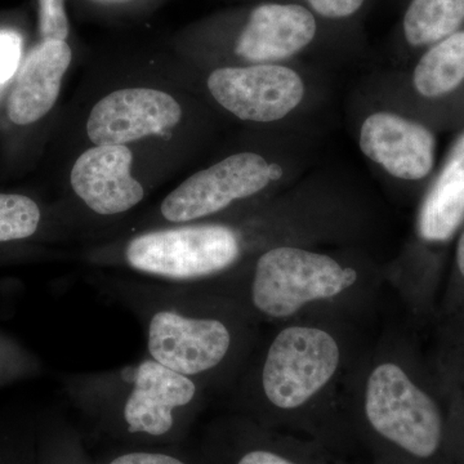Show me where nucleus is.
I'll return each mask as SVG.
<instances>
[{
  "instance_id": "20e7f679",
  "label": "nucleus",
  "mask_w": 464,
  "mask_h": 464,
  "mask_svg": "<svg viewBox=\"0 0 464 464\" xmlns=\"http://www.w3.org/2000/svg\"><path fill=\"white\" fill-rule=\"evenodd\" d=\"M350 420L371 464H450L448 418L400 359L395 341L357 366Z\"/></svg>"
},
{
  "instance_id": "423d86ee",
  "label": "nucleus",
  "mask_w": 464,
  "mask_h": 464,
  "mask_svg": "<svg viewBox=\"0 0 464 464\" xmlns=\"http://www.w3.org/2000/svg\"><path fill=\"white\" fill-rule=\"evenodd\" d=\"M246 253L239 228L224 224L169 225L130 237L116 261L158 282L206 284L237 270Z\"/></svg>"
},
{
  "instance_id": "b1692460",
  "label": "nucleus",
  "mask_w": 464,
  "mask_h": 464,
  "mask_svg": "<svg viewBox=\"0 0 464 464\" xmlns=\"http://www.w3.org/2000/svg\"><path fill=\"white\" fill-rule=\"evenodd\" d=\"M20 41L12 34H0V84L5 83L18 63Z\"/></svg>"
},
{
  "instance_id": "bb28decb",
  "label": "nucleus",
  "mask_w": 464,
  "mask_h": 464,
  "mask_svg": "<svg viewBox=\"0 0 464 464\" xmlns=\"http://www.w3.org/2000/svg\"><path fill=\"white\" fill-rule=\"evenodd\" d=\"M457 264L458 268H459V273L462 274L464 277V234L462 237H460L459 243H458Z\"/></svg>"
},
{
  "instance_id": "7ed1b4c3",
  "label": "nucleus",
  "mask_w": 464,
  "mask_h": 464,
  "mask_svg": "<svg viewBox=\"0 0 464 464\" xmlns=\"http://www.w3.org/2000/svg\"><path fill=\"white\" fill-rule=\"evenodd\" d=\"M63 389L106 445L182 444L207 404L200 384L148 355L114 371L66 375Z\"/></svg>"
},
{
  "instance_id": "5701e85b",
  "label": "nucleus",
  "mask_w": 464,
  "mask_h": 464,
  "mask_svg": "<svg viewBox=\"0 0 464 464\" xmlns=\"http://www.w3.org/2000/svg\"><path fill=\"white\" fill-rule=\"evenodd\" d=\"M39 26L43 41H66L69 20L63 0H39Z\"/></svg>"
},
{
  "instance_id": "f03ea898",
  "label": "nucleus",
  "mask_w": 464,
  "mask_h": 464,
  "mask_svg": "<svg viewBox=\"0 0 464 464\" xmlns=\"http://www.w3.org/2000/svg\"><path fill=\"white\" fill-rule=\"evenodd\" d=\"M96 286L136 317L148 356L207 392L234 389L257 347V320L204 286L114 276Z\"/></svg>"
},
{
  "instance_id": "412c9836",
  "label": "nucleus",
  "mask_w": 464,
  "mask_h": 464,
  "mask_svg": "<svg viewBox=\"0 0 464 464\" xmlns=\"http://www.w3.org/2000/svg\"><path fill=\"white\" fill-rule=\"evenodd\" d=\"M42 208L21 194H0V246L20 244L42 230Z\"/></svg>"
},
{
  "instance_id": "9d476101",
  "label": "nucleus",
  "mask_w": 464,
  "mask_h": 464,
  "mask_svg": "<svg viewBox=\"0 0 464 464\" xmlns=\"http://www.w3.org/2000/svg\"><path fill=\"white\" fill-rule=\"evenodd\" d=\"M181 119V105L167 92L124 88L93 106L87 133L96 145H127L145 137L166 136Z\"/></svg>"
},
{
  "instance_id": "a878e982",
  "label": "nucleus",
  "mask_w": 464,
  "mask_h": 464,
  "mask_svg": "<svg viewBox=\"0 0 464 464\" xmlns=\"http://www.w3.org/2000/svg\"><path fill=\"white\" fill-rule=\"evenodd\" d=\"M450 464H464V432L449 439Z\"/></svg>"
},
{
  "instance_id": "f3484780",
  "label": "nucleus",
  "mask_w": 464,
  "mask_h": 464,
  "mask_svg": "<svg viewBox=\"0 0 464 464\" xmlns=\"http://www.w3.org/2000/svg\"><path fill=\"white\" fill-rule=\"evenodd\" d=\"M464 0H411L404 17L406 41L414 47L433 45L459 32Z\"/></svg>"
},
{
  "instance_id": "aec40b11",
  "label": "nucleus",
  "mask_w": 464,
  "mask_h": 464,
  "mask_svg": "<svg viewBox=\"0 0 464 464\" xmlns=\"http://www.w3.org/2000/svg\"><path fill=\"white\" fill-rule=\"evenodd\" d=\"M96 464H207L199 448L182 444L155 445V447H124L106 445L94 457Z\"/></svg>"
},
{
  "instance_id": "39448f33",
  "label": "nucleus",
  "mask_w": 464,
  "mask_h": 464,
  "mask_svg": "<svg viewBox=\"0 0 464 464\" xmlns=\"http://www.w3.org/2000/svg\"><path fill=\"white\" fill-rule=\"evenodd\" d=\"M195 285L234 299L258 323L279 325L324 314L347 315L369 301L373 289L355 266L292 246L266 249L248 271Z\"/></svg>"
},
{
  "instance_id": "2eb2a0df",
  "label": "nucleus",
  "mask_w": 464,
  "mask_h": 464,
  "mask_svg": "<svg viewBox=\"0 0 464 464\" xmlns=\"http://www.w3.org/2000/svg\"><path fill=\"white\" fill-rule=\"evenodd\" d=\"M464 218V133L459 137L420 209V237L445 241L453 237Z\"/></svg>"
},
{
  "instance_id": "0eeeda50",
  "label": "nucleus",
  "mask_w": 464,
  "mask_h": 464,
  "mask_svg": "<svg viewBox=\"0 0 464 464\" xmlns=\"http://www.w3.org/2000/svg\"><path fill=\"white\" fill-rule=\"evenodd\" d=\"M282 169L256 152H239L192 174L164 198L160 218L167 225L191 224L225 212L259 194Z\"/></svg>"
},
{
  "instance_id": "f257e3e1",
  "label": "nucleus",
  "mask_w": 464,
  "mask_h": 464,
  "mask_svg": "<svg viewBox=\"0 0 464 464\" xmlns=\"http://www.w3.org/2000/svg\"><path fill=\"white\" fill-rule=\"evenodd\" d=\"M344 316L280 324L256 347L234 386L231 413L259 426L315 440L341 456L357 447L350 420L356 360Z\"/></svg>"
},
{
  "instance_id": "393cba45",
  "label": "nucleus",
  "mask_w": 464,
  "mask_h": 464,
  "mask_svg": "<svg viewBox=\"0 0 464 464\" xmlns=\"http://www.w3.org/2000/svg\"><path fill=\"white\" fill-rule=\"evenodd\" d=\"M314 11L326 18H343L355 14L364 0H307Z\"/></svg>"
},
{
  "instance_id": "6ab92c4d",
  "label": "nucleus",
  "mask_w": 464,
  "mask_h": 464,
  "mask_svg": "<svg viewBox=\"0 0 464 464\" xmlns=\"http://www.w3.org/2000/svg\"><path fill=\"white\" fill-rule=\"evenodd\" d=\"M39 411L25 405L0 409V464H38Z\"/></svg>"
},
{
  "instance_id": "1a4fd4ad",
  "label": "nucleus",
  "mask_w": 464,
  "mask_h": 464,
  "mask_svg": "<svg viewBox=\"0 0 464 464\" xmlns=\"http://www.w3.org/2000/svg\"><path fill=\"white\" fill-rule=\"evenodd\" d=\"M207 84L222 108L255 123L282 121L304 97L301 76L276 63L221 67L209 75Z\"/></svg>"
},
{
  "instance_id": "a211bd4d",
  "label": "nucleus",
  "mask_w": 464,
  "mask_h": 464,
  "mask_svg": "<svg viewBox=\"0 0 464 464\" xmlns=\"http://www.w3.org/2000/svg\"><path fill=\"white\" fill-rule=\"evenodd\" d=\"M38 464H96L83 433L56 408L39 411Z\"/></svg>"
},
{
  "instance_id": "9b49d317",
  "label": "nucleus",
  "mask_w": 464,
  "mask_h": 464,
  "mask_svg": "<svg viewBox=\"0 0 464 464\" xmlns=\"http://www.w3.org/2000/svg\"><path fill=\"white\" fill-rule=\"evenodd\" d=\"M133 154L125 145H96L72 166L70 185L92 213L121 216L145 199V188L132 176Z\"/></svg>"
},
{
  "instance_id": "4468645a",
  "label": "nucleus",
  "mask_w": 464,
  "mask_h": 464,
  "mask_svg": "<svg viewBox=\"0 0 464 464\" xmlns=\"http://www.w3.org/2000/svg\"><path fill=\"white\" fill-rule=\"evenodd\" d=\"M72 60L66 41H43L30 52L9 94L7 112L12 123H35L53 109Z\"/></svg>"
},
{
  "instance_id": "f8f14e48",
  "label": "nucleus",
  "mask_w": 464,
  "mask_h": 464,
  "mask_svg": "<svg viewBox=\"0 0 464 464\" xmlns=\"http://www.w3.org/2000/svg\"><path fill=\"white\" fill-rule=\"evenodd\" d=\"M360 149L387 173L405 181H420L435 163V137L422 124L391 112H375L360 130Z\"/></svg>"
},
{
  "instance_id": "6e6552de",
  "label": "nucleus",
  "mask_w": 464,
  "mask_h": 464,
  "mask_svg": "<svg viewBox=\"0 0 464 464\" xmlns=\"http://www.w3.org/2000/svg\"><path fill=\"white\" fill-rule=\"evenodd\" d=\"M198 448L207 464H353L315 440L234 413L208 424Z\"/></svg>"
},
{
  "instance_id": "4be33fe9",
  "label": "nucleus",
  "mask_w": 464,
  "mask_h": 464,
  "mask_svg": "<svg viewBox=\"0 0 464 464\" xmlns=\"http://www.w3.org/2000/svg\"><path fill=\"white\" fill-rule=\"evenodd\" d=\"M42 373V362L32 350L0 329V389L32 380Z\"/></svg>"
},
{
  "instance_id": "dca6fc26",
  "label": "nucleus",
  "mask_w": 464,
  "mask_h": 464,
  "mask_svg": "<svg viewBox=\"0 0 464 464\" xmlns=\"http://www.w3.org/2000/svg\"><path fill=\"white\" fill-rule=\"evenodd\" d=\"M464 81V30L433 44L415 66V90L424 97L444 96Z\"/></svg>"
},
{
  "instance_id": "ddd939ff",
  "label": "nucleus",
  "mask_w": 464,
  "mask_h": 464,
  "mask_svg": "<svg viewBox=\"0 0 464 464\" xmlns=\"http://www.w3.org/2000/svg\"><path fill=\"white\" fill-rule=\"evenodd\" d=\"M316 20L298 5H258L237 39V54L255 63H271L295 56L316 35Z\"/></svg>"
}]
</instances>
